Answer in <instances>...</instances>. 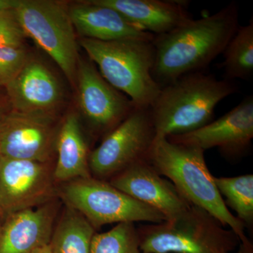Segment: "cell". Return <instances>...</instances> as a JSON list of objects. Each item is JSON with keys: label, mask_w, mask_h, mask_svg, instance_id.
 Returning a JSON list of instances; mask_svg holds the SVG:
<instances>
[{"label": "cell", "mask_w": 253, "mask_h": 253, "mask_svg": "<svg viewBox=\"0 0 253 253\" xmlns=\"http://www.w3.org/2000/svg\"><path fill=\"white\" fill-rule=\"evenodd\" d=\"M19 0H0V12L16 9Z\"/></svg>", "instance_id": "cell-25"}, {"label": "cell", "mask_w": 253, "mask_h": 253, "mask_svg": "<svg viewBox=\"0 0 253 253\" xmlns=\"http://www.w3.org/2000/svg\"><path fill=\"white\" fill-rule=\"evenodd\" d=\"M214 182L226 207L236 212L245 228L253 225V174L214 176Z\"/></svg>", "instance_id": "cell-21"}, {"label": "cell", "mask_w": 253, "mask_h": 253, "mask_svg": "<svg viewBox=\"0 0 253 253\" xmlns=\"http://www.w3.org/2000/svg\"><path fill=\"white\" fill-rule=\"evenodd\" d=\"M76 82L82 111L95 130L105 136L136 107L111 86L90 61H79Z\"/></svg>", "instance_id": "cell-11"}, {"label": "cell", "mask_w": 253, "mask_h": 253, "mask_svg": "<svg viewBox=\"0 0 253 253\" xmlns=\"http://www.w3.org/2000/svg\"><path fill=\"white\" fill-rule=\"evenodd\" d=\"M90 253H146L141 251L134 223H120L111 230L95 234Z\"/></svg>", "instance_id": "cell-22"}, {"label": "cell", "mask_w": 253, "mask_h": 253, "mask_svg": "<svg viewBox=\"0 0 253 253\" xmlns=\"http://www.w3.org/2000/svg\"><path fill=\"white\" fill-rule=\"evenodd\" d=\"M6 113H6V111L5 110L4 105L0 101V122H1V120L3 119V118L4 117Z\"/></svg>", "instance_id": "cell-28"}, {"label": "cell", "mask_w": 253, "mask_h": 253, "mask_svg": "<svg viewBox=\"0 0 253 253\" xmlns=\"http://www.w3.org/2000/svg\"><path fill=\"white\" fill-rule=\"evenodd\" d=\"M172 142L206 150L217 148L227 161H239L251 151L253 139V96H246L215 121L187 134L167 137Z\"/></svg>", "instance_id": "cell-10"}, {"label": "cell", "mask_w": 253, "mask_h": 253, "mask_svg": "<svg viewBox=\"0 0 253 253\" xmlns=\"http://www.w3.org/2000/svg\"><path fill=\"white\" fill-rule=\"evenodd\" d=\"M56 137L49 115L7 113L0 122V156L50 163Z\"/></svg>", "instance_id": "cell-12"}, {"label": "cell", "mask_w": 253, "mask_h": 253, "mask_svg": "<svg viewBox=\"0 0 253 253\" xmlns=\"http://www.w3.org/2000/svg\"><path fill=\"white\" fill-rule=\"evenodd\" d=\"M94 228L76 210L66 206L55 225L49 246L52 253H90Z\"/></svg>", "instance_id": "cell-19"}, {"label": "cell", "mask_w": 253, "mask_h": 253, "mask_svg": "<svg viewBox=\"0 0 253 253\" xmlns=\"http://www.w3.org/2000/svg\"><path fill=\"white\" fill-rule=\"evenodd\" d=\"M26 37L51 56L71 83L76 82L79 58L68 9L48 0H22L15 9Z\"/></svg>", "instance_id": "cell-7"}, {"label": "cell", "mask_w": 253, "mask_h": 253, "mask_svg": "<svg viewBox=\"0 0 253 253\" xmlns=\"http://www.w3.org/2000/svg\"><path fill=\"white\" fill-rule=\"evenodd\" d=\"M68 11L73 26L83 38L99 41L154 39V36L131 24L116 10L94 0L73 5Z\"/></svg>", "instance_id": "cell-17"}, {"label": "cell", "mask_w": 253, "mask_h": 253, "mask_svg": "<svg viewBox=\"0 0 253 253\" xmlns=\"http://www.w3.org/2000/svg\"><path fill=\"white\" fill-rule=\"evenodd\" d=\"M224 227L207 211L191 206L175 219L136 229L140 249L146 253H231L239 239Z\"/></svg>", "instance_id": "cell-5"}, {"label": "cell", "mask_w": 253, "mask_h": 253, "mask_svg": "<svg viewBox=\"0 0 253 253\" xmlns=\"http://www.w3.org/2000/svg\"><path fill=\"white\" fill-rule=\"evenodd\" d=\"M148 162L175 186L191 206L202 208L221 225L229 226L240 243H249L245 226L226 207L205 159V151L189 145L172 142L168 138L155 139Z\"/></svg>", "instance_id": "cell-2"}, {"label": "cell", "mask_w": 253, "mask_h": 253, "mask_svg": "<svg viewBox=\"0 0 253 253\" xmlns=\"http://www.w3.org/2000/svg\"><path fill=\"white\" fill-rule=\"evenodd\" d=\"M59 206L54 199L5 216L0 221V253H33L49 245Z\"/></svg>", "instance_id": "cell-14"}, {"label": "cell", "mask_w": 253, "mask_h": 253, "mask_svg": "<svg viewBox=\"0 0 253 253\" xmlns=\"http://www.w3.org/2000/svg\"><path fill=\"white\" fill-rule=\"evenodd\" d=\"M154 40L131 38L99 41L82 38V47L115 89L127 95L136 107L150 108L161 87L155 81Z\"/></svg>", "instance_id": "cell-4"}, {"label": "cell", "mask_w": 253, "mask_h": 253, "mask_svg": "<svg viewBox=\"0 0 253 253\" xmlns=\"http://www.w3.org/2000/svg\"><path fill=\"white\" fill-rule=\"evenodd\" d=\"M155 139L150 108L136 107L89 153L91 176L109 181L132 165L147 160Z\"/></svg>", "instance_id": "cell-8"}, {"label": "cell", "mask_w": 253, "mask_h": 253, "mask_svg": "<svg viewBox=\"0 0 253 253\" xmlns=\"http://www.w3.org/2000/svg\"><path fill=\"white\" fill-rule=\"evenodd\" d=\"M237 89L233 82L203 71L163 86L150 107L156 139L187 134L212 122L218 104Z\"/></svg>", "instance_id": "cell-3"}, {"label": "cell", "mask_w": 253, "mask_h": 253, "mask_svg": "<svg viewBox=\"0 0 253 253\" xmlns=\"http://www.w3.org/2000/svg\"><path fill=\"white\" fill-rule=\"evenodd\" d=\"M239 26L235 2L213 14L191 19L162 36H155V81L163 87L178 78L202 72L219 54Z\"/></svg>", "instance_id": "cell-1"}, {"label": "cell", "mask_w": 253, "mask_h": 253, "mask_svg": "<svg viewBox=\"0 0 253 253\" xmlns=\"http://www.w3.org/2000/svg\"><path fill=\"white\" fill-rule=\"evenodd\" d=\"M6 88L14 111L20 113L49 115L61 98L56 78L36 61H28Z\"/></svg>", "instance_id": "cell-15"}, {"label": "cell", "mask_w": 253, "mask_h": 253, "mask_svg": "<svg viewBox=\"0 0 253 253\" xmlns=\"http://www.w3.org/2000/svg\"><path fill=\"white\" fill-rule=\"evenodd\" d=\"M33 253H51V249H50L49 245L42 247L41 249L37 250Z\"/></svg>", "instance_id": "cell-27"}, {"label": "cell", "mask_w": 253, "mask_h": 253, "mask_svg": "<svg viewBox=\"0 0 253 253\" xmlns=\"http://www.w3.org/2000/svg\"><path fill=\"white\" fill-rule=\"evenodd\" d=\"M239 247L237 252L234 253H253V246L251 241L249 243H240Z\"/></svg>", "instance_id": "cell-26"}, {"label": "cell", "mask_w": 253, "mask_h": 253, "mask_svg": "<svg viewBox=\"0 0 253 253\" xmlns=\"http://www.w3.org/2000/svg\"><path fill=\"white\" fill-rule=\"evenodd\" d=\"M55 181L50 163L0 156V210L4 217L56 199Z\"/></svg>", "instance_id": "cell-9"}, {"label": "cell", "mask_w": 253, "mask_h": 253, "mask_svg": "<svg viewBox=\"0 0 253 253\" xmlns=\"http://www.w3.org/2000/svg\"><path fill=\"white\" fill-rule=\"evenodd\" d=\"M27 61L26 53L22 46H0V85H7Z\"/></svg>", "instance_id": "cell-23"}, {"label": "cell", "mask_w": 253, "mask_h": 253, "mask_svg": "<svg viewBox=\"0 0 253 253\" xmlns=\"http://www.w3.org/2000/svg\"><path fill=\"white\" fill-rule=\"evenodd\" d=\"M224 60L221 67L224 79L249 80L253 73V21L239 26L234 36L223 51Z\"/></svg>", "instance_id": "cell-20"}, {"label": "cell", "mask_w": 253, "mask_h": 253, "mask_svg": "<svg viewBox=\"0 0 253 253\" xmlns=\"http://www.w3.org/2000/svg\"><path fill=\"white\" fill-rule=\"evenodd\" d=\"M116 10L136 27L153 36L174 31L192 19L189 3L173 0H94Z\"/></svg>", "instance_id": "cell-16"}, {"label": "cell", "mask_w": 253, "mask_h": 253, "mask_svg": "<svg viewBox=\"0 0 253 253\" xmlns=\"http://www.w3.org/2000/svg\"><path fill=\"white\" fill-rule=\"evenodd\" d=\"M109 181L125 194L161 212L166 221L179 217L191 206L172 183L158 174L147 160L132 165Z\"/></svg>", "instance_id": "cell-13"}, {"label": "cell", "mask_w": 253, "mask_h": 253, "mask_svg": "<svg viewBox=\"0 0 253 253\" xmlns=\"http://www.w3.org/2000/svg\"><path fill=\"white\" fill-rule=\"evenodd\" d=\"M64 183L58 196L66 206L85 217L94 229L113 223L158 224L166 221L161 212L125 194L109 181L91 176Z\"/></svg>", "instance_id": "cell-6"}, {"label": "cell", "mask_w": 253, "mask_h": 253, "mask_svg": "<svg viewBox=\"0 0 253 253\" xmlns=\"http://www.w3.org/2000/svg\"><path fill=\"white\" fill-rule=\"evenodd\" d=\"M56 144L58 158L54 168L55 180L64 183L91 176L87 144L76 115L69 114L64 120Z\"/></svg>", "instance_id": "cell-18"}, {"label": "cell", "mask_w": 253, "mask_h": 253, "mask_svg": "<svg viewBox=\"0 0 253 253\" xmlns=\"http://www.w3.org/2000/svg\"><path fill=\"white\" fill-rule=\"evenodd\" d=\"M4 218V215H3L2 212H1V210H0V221Z\"/></svg>", "instance_id": "cell-29"}, {"label": "cell", "mask_w": 253, "mask_h": 253, "mask_svg": "<svg viewBox=\"0 0 253 253\" xmlns=\"http://www.w3.org/2000/svg\"><path fill=\"white\" fill-rule=\"evenodd\" d=\"M26 37L15 9L0 12V46L21 47Z\"/></svg>", "instance_id": "cell-24"}]
</instances>
